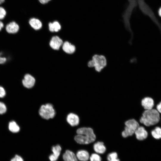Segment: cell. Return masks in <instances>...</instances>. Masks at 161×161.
<instances>
[{"label":"cell","mask_w":161,"mask_h":161,"mask_svg":"<svg viewBox=\"0 0 161 161\" xmlns=\"http://www.w3.org/2000/svg\"><path fill=\"white\" fill-rule=\"evenodd\" d=\"M77 134L74 137L75 141L81 145H88L96 141V137L91 127L83 126L76 130Z\"/></svg>","instance_id":"1"},{"label":"cell","mask_w":161,"mask_h":161,"mask_svg":"<svg viewBox=\"0 0 161 161\" xmlns=\"http://www.w3.org/2000/svg\"><path fill=\"white\" fill-rule=\"evenodd\" d=\"M160 119L158 112L155 109L146 110L142 113L139 122L147 126L153 125L157 123Z\"/></svg>","instance_id":"2"},{"label":"cell","mask_w":161,"mask_h":161,"mask_svg":"<svg viewBox=\"0 0 161 161\" xmlns=\"http://www.w3.org/2000/svg\"><path fill=\"white\" fill-rule=\"evenodd\" d=\"M107 65V60L103 55L98 54L94 55L92 60L89 61L88 66L89 67H94L95 71L100 72Z\"/></svg>","instance_id":"3"},{"label":"cell","mask_w":161,"mask_h":161,"mask_svg":"<svg viewBox=\"0 0 161 161\" xmlns=\"http://www.w3.org/2000/svg\"><path fill=\"white\" fill-rule=\"evenodd\" d=\"M124 124V129L121 133L123 138L132 136L137 129L140 126L139 123L134 119L127 120L125 122Z\"/></svg>","instance_id":"4"},{"label":"cell","mask_w":161,"mask_h":161,"mask_svg":"<svg viewBox=\"0 0 161 161\" xmlns=\"http://www.w3.org/2000/svg\"><path fill=\"white\" fill-rule=\"evenodd\" d=\"M38 113L42 118L47 120L53 118L55 115V111L54 107L50 103L42 105L40 108Z\"/></svg>","instance_id":"5"},{"label":"cell","mask_w":161,"mask_h":161,"mask_svg":"<svg viewBox=\"0 0 161 161\" xmlns=\"http://www.w3.org/2000/svg\"><path fill=\"white\" fill-rule=\"evenodd\" d=\"M134 134L136 138L138 140L142 141L146 139L148 136V133L144 127L140 126L136 130Z\"/></svg>","instance_id":"6"},{"label":"cell","mask_w":161,"mask_h":161,"mask_svg":"<svg viewBox=\"0 0 161 161\" xmlns=\"http://www.w3.org/2000/svg\"><path fill=\"white\" fill-rule=\"evenodd\" d=\"M66 120L68 123L72 126H78L80 123V118L78 116L73 113H69L67 115Z\"/></svg>","instance_id":"7"},{"label":"cell","mask_w":161,"mask_h":161,"mask_svg":"<svg viewBox=\"0 0 161 161\" xmlns=\"http://www.w3.org/2000/svg\"><path fill=\"white\" fill-rule=\"evenodd\" d=\"M23 86L26 88L30 89L32 87L35 83V78L29 74H27L22 81Z\"/></svg>","instance_id":"8"},{"label":"cell","mask_w":161,"mask_h":161,"mask_svg":"<svg viewBox=\"0 0 161 161\" xmlns=\"http://www.w3.org/2000/svg\"><path fill=\"white\" fill-rule=\"evenodd\" d=\"M62 40L57 36L53 37L51 39L49 45L50 47L54 50H58L63 44Z\"/></svg>","instance_id":"9"},{"label":"cell","mask_w":161,"mask_h":161,"mask_svg":"<svg viewBox=\"0 0 161 161\" xmlns=\"http://www.w3.org/2000/svg\"><path fill=\"white\" fill-rule=\"evenodd\" d=\"M93 148L95 152L97 154H103L106 151V147L104 143L102 141L96 142L93 144Z\"/></svg>","instance_id":"10"},{"label":"cell","mask_w":161,"mask_h":161,"mask_svg":"<svg viewBox=\"0 0 161 161\" xmlns=\"http://www.w3.org/2000/svg\"><path fill=\"white\" fill-rule=\"evenodd\" d=\"M141 106L145 110L152 109L154 105L153 99L148 97L143 98L141 101Z\"/></svg>","instance_id":"11"},{"label":"cell","mask_w":161,"mask_h":161,"mask_svg":"<svg viewBox=\"0 0 161 161\" xmlns=\"http://www.w3.org/2000/svg\"><path fill=\"white\" fill-rule=\"evenodd\" d=\"M19 30L18 24L15 21L10 22L7 25L6 30L9 33H17Z\"/></svg>","instance_id":"12"},{"label":"cell","mask_w":161,"mask_h":161,"mask_svg":"<svg viewBox=\"0 0 161 161\" xmlns=\"http://www.w3.org/2000/svg\"><path fill=\"white\" fill-rule=\"evenodd\" d=\"M64 161H78L76 155L72 151L66 150L63 155Z\"/></svg>","instance_id":"13"},{"label":"cell","mask_w":161,"mask_h":161,"mask_svg":"<svg viewBox=\"0 0 161 161\" xmlns=\"http://www.w3.org/2000/svg\"><path fill=\"white\" fill-rule=\"evenodd\" d=\"M76 156L78 160L80 161H87L90 157L88 152L84 150L78 151Z\"/></svg>","instance_id":"14"},{"label":"cell","mask_w":161,"mask_h":161,"mask_svg":"<svg viewBox=\"0 0 161 161\" xmlns=\"http://www.w3.org/2000/svg\"><path fill=\"white\" fill-rule=\"evenodd\" d=\"M62 49L65 52L69 54L73 53L75 50V46L67 41L63 44Z\"/></svg>","instance_id":"15"},{"label":"cell","mask_w":161,"mask_h":161,"mask_svg":"<svg viewBox=\"0 0 161 161\" xmlns=\"http://www.w3.org/2000/svg\"><path fill=\"white\" fill-rule=\"evenodd\" d=\"M29 23L33 28L36 30L40 29L42 26L41 22L39 19L35 18H31L29 21Z\"/></svg>","instance_id":"16"},{"label":"cell","mask_w":161,"mask_h":161,"mask_svg":"<svg viewBox=\"0 0 161 161\" xmlns=\"http://www.w3.org/2000/svg\"><path fill=\"white\" fill-rule=\"evenodd\" d=\"M49 27L50 31L57 32L61 29V26L58 22L55 21L52 23H49Z\"/></svg>","instance_id":"17"},{"label":"cell","mask_w":161,"mask_h":161,"mask_svg":"<svg viewBox=\"0 0 161 161\" xmlns=\"http://www.w3.org/2000/svg\"><path fill=\"white\" fill-rule=\"evenodd\" d=\"M8 128L10 131L14 133L19 132L20 129L19 126L16 122L13 121L9 123Z\"/></svg>","instance_id":"18"},{"label":"cell","mask_w":161,"mask_h":161,"mask_svg":"<svg viewBox=\"0 0 161 161\" xmlns=\"http://www.w3.org/2000/svg\"><path fill=\"white\" fill-rule=\"evenodd\" d=\"M151 133L154 138L157 139L161 138V128L160 127H156L152 131Z\"/></svg>","instance_id":"19"},{"label":"cell","mask_w":161,"mask_h":161,"mask_svg":"<svg viewBox=\"0 0 161 161\" xmlns=\"http://www.w3.org/2000/svg\"><path fill=\"white\" fill-rule=\"evenodd\" d=\"M107 159L108 161H120L118 158L117 153L115 152L109 154L107 156Z\"/></svg>","instance_id":"20"},{"label":"cell","mask_w":161,"mask_h":161,"mask_svg":"<svg viewBox=\"0 0 161 161\" xmlns=\"http://www.w3.org/2000/svg\"><path fill=\"white\" fill-rule=\"evenodd\" d=\"M61 150V148L59 145L53 146L52 148V151L53 155L57 157H59Z\"/></svg>","instance_id":"21"},{"label":"cell","mask_w":161,"mask_h":161,"mask_svg":"<svg viewBox=\"0 0 161 161\" xmlns=\"http://www.w3.org/2000/svg\"><path fill=\"white\" fill-rule=\"evenodd\" d=\"M90 161H101L100 156L97 153H93L89 157Z\"/></svg>","instance_id":"22"},{"label":"cell","mask_w":161,"mask_h":161,"mask_svg":"<svg viewBox=\"0 0 161 161\" xmlns=\"http://www.w3.org/2000/svg\"><path fill=\"white\" fill-rule=\"evenodd\" d=\"M7 107L5 105L3 102H0V114H3L6 112Z\"/></svg>","instance_id":"23"},{"label":"cell","mask_w":161,"mask_h":161,"mask_svg":"<svg viewBox=\"0 0 161 161\" xmlns=\"http://www.w3.org/2000/svg\"><path fill=\"white\" fill-rule=\"evenodd\" d=\"M6 14V12L5 9L0 7V20L4 18Z\"/></svg>","instance_id":"24"},{"label":"cell","mask_w":161,"mask_h":161,"mask_svg":"<svg viewBox=\"0 0 161 161\" xmlns=\"http://www.w3.org/2000/svg\"><path fill=\"white\" fill-rule=\"evenodd\" d=\"M10 161H24V160L20 156L16 155Z\"/></svg>","instance_id":"25"},{"label":"cell","mask_w":161,"mask_h":161,"mask_svg":"<svg viewBox=\"0 0 161 161\" xmlns=\"http://www.w3.org/2000/svg\"><path fill=\"white\" fill-rule=\"evenodd\" d=\"M6 95V92L4 89L0 86V98L4 97Z\"/></svg>","instance_id":"26"},{"label":"cell","mask_w":161,"mask_h":161,"mask_svg":"<svg viewBox=\"0 0 161 161\" xmlns=\"http://www.w3.org/2000/svg\"><path fill=\"white\" fill-rule=\"evenodd\" d=\"M58 158V157L52 154H51L49 157V159L50 161H56Z\"/></svg>","instance_id":"27"},{"label":"cell","mask_w":161,"mask_h":161,"mask_svg":"<svg viewBox=\"0 0 161 161\" xmlns=\"http://www.w3.org/2000/svg\"><path fill=\"white\" fill-rule=\"evenodd\" d=\"M7 59L5 57L0 56V64H3L6 61Z\"/></svg>","instance_id":"28"},{"label":"cell","mask_w":161,"mask_h":161,"mask_svg":"<svg viewBox=\"0 0 161 161\" xmlns=\"http://www.w3.org/2000/svg\"><path fill=\"white\" fill-rule=\"evenodd\" d=\"M157 109L158 112L161 113V102L157 106Z\"/></svg>","instance_id":"29"},{"label":"cell","mask_w":161,"mask_h":161,"mask_svg":"<svg viewBox=\"0 0 161 161\" xmlns=\"http://www.w3.org/2000/svg\"><path fill=\"white\" fill-rule=\"evenodd\" d=\"M4 27V24L1 21H0V31Z\"/></svg>","instance_id":"30"},{"label":"cell","mask_w":161,"mask_h":161,"mask_svg":"<svg viewBox=\"0 0 161 161\" xmlns=\"http://www.w3.org/2000/svg\"><path fill=\"white\" fill-rule=\"evenodd\" d=\"M158 14L160 17H161V7H160L158 10Z\"/></svg>","instance_id":"31"},{"label":"cell","mask_w":161,"mask_h":161,"mask_svg":"<svg viewBox=\"0 0 161 161\" xmlns=\"http://www.w3.org/2000/svg\"><path fill=\"white\" fill-rule=\"evenodd\" d=\"M5 0H0V4H1L4 2Z\"/></svg>","instance_id":"32"},{"label":"cell","mask_w":161,"mask_h":161,"mask_svg":"<svg viewBox=\"0 0 161 161\" xmlns=\"http://www.w3.org/2000/svg\"><path fill=\"white\" fill-rule=\"evenodd\" d=\"M49 1H50V0H48Z\"/></svg>","instance_id":"33"}]
</instances>
